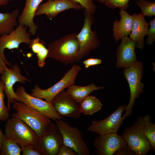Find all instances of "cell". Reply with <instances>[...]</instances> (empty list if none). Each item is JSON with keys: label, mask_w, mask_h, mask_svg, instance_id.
<instances>
[{"label": "cell", "mask_w": 155, "mask_h": 155, "mask_svg": "<svg viewBox=\"0 0 155 155\" xmlns=\"http://www.w3.org/2000/svg\"><path fill=\"white\" fill-rule=\"evenodd\" d=\"M93 145L98 155H113L117 151L127 145L122 136L117 133L98 135Z\"/></svg>", "instance_id": "13"}, {"label": "cell", "mask_w": 155, "mask_h": 155, "mask_svg": "<svg viewBox=\"0 0 155 155\" xmlns=\"http://www.w3.org/2000/svg\"><path fill=\"white\" fill-rule=\"evenodd\" d=\"M121 40L117 49L116 67L117 68L125 69L130 67L137 61L135 45V42L128 36H125Z\"/></svg>", "instance_id": "17"}, {"label": "cell", "mask_w": 155, "mask_h": 155, "mask_svg": "<svg viewBox=\"0 0 155 155\" xmlns=\"http://www.w3.org/2000/svg\"><path fill=\"white\" fill-rule=\"evenodd\" d=\"M19 11L16 9L11 12H0V36L8 34L18 25Z\"/></svg>", "instance_id": "21"}, {"label": "cell", "mask_w": 155, "mask_h": 155, "mask_svg": "<svg viewBox=\"0 0 155 155\" xmlns=\"http://www.w3.org/2000/svg\"><path fill=\"white\" fill-rule=\"evenodd\" d=\"M99 3L103 4L104 3L106 0H96Z\"/></svg>", "instance_id": "39"}, {"label": "cell", "mask_w": 155, "mask_h": 155, "mask_svg": "<svg viewBox=\"0 0 155 155\" xmlns=\"http://www.w3.org/2000/svg\"><path fill=\"white\" fill-rule=\"evenodd\" d=\"M21 70L17 64H14L11 68H7L1 74L0 80L3 84V90L7 100V108L10 110L11 104H13L18 98L13 86L17 82L24 84L30 80L23 75L21 73Z\"/></svg>", "instance_id": "12"}, {"label": "cell", "mask_w": 155, "mask_h": 155, "mask_svg": "<svg viewBox=\"0 0 155 155\" xmlns=\"http://www.w3.org/2000/svg\"><path fill=\"white\" fill-rule=\"evenodd\" d=\"M133 22L129 38L135 42V47L143 50L144 46V38L147 35L149 24L141 13H133L132 15Z\"/></svg>", "instance_id": "18"}, {"label": "cell", "mask_w": 155, "mask_h": 155, "mask_svg": "<svg viewBox=\"0 0 155 155\" xmlns=\"http://www.w3.org/2000/svg\"><path fill=\"white\" fill-rule=\"evenodd\" d=\"M130 0H106L105 5L112 9L119 8L120 10H125L129 7Z\"/></svg>", "instance_id": "29"}, {"label": "cell", "mask_w": 155, "mask_h": 155, "mask_svg": "<svg viewBox=\"0 0 155 155\" xmlns=\"http://www.w3.org/2000/svg\"><path fill=\"white\" fill-rule=\"evenodd\" d=\"M144 133L149 141L152 148L155 150V124L151 121V117L146 115L144 117Z\"/></svg>", "instance_id": "25"}, {"label": "cell", "mask_w": 155, "mask_h": 155, "mask_svg": "<svg viewBox=\"0 0 155 155\" xmlns=\"http://www.w3.org/2000/svg\"><path fill=\"white\" fill-rule=\"evenodd\" d=\"M119 21L115 20L113 23V37L116 42H118L126 36L130 34L132 28L133 18L125 10H120Z\"/></svg>", "instance_id": "20"}, {"label": "cell", "mask_w": 155, "mask_h": 155, "mask_svg": "<svg viewBox=\"0 0 155 155\" xmlns=\"http://www.w3.org/2000/svg\"><path fill=\"white\" fill-rule=\"evenodd\" d=\"M21 148L16 142L6 137L0 150V155H20Z\"/></svg>", "instance_id": "26"}, {"label": "cell", "mask_w": 155, "mask_h": 155, "mask_svg": "<svg viewBox=\"0 0 155 155\" xmlns=\"http://www.w3.org/2000/svg\"><path fill=\"white\" fill-rule=\"evenodd\" d=\"M149 24L150 26L147 34L148 37L146 43L151 45L153 44L155 41V18L151 20Z\"/></svg>", "instance_id": "31"}, {"label": "cell", "mask_w": 155, "mask_h": 155, "mask_svg": "<svg viewBox=\"0 0 155 155\" xmlns=\"http://www.w3.org/2000/svg\"><path fill=\"white\" fill-rule=\"evenodd\" d=\"M102 62L101 60L97 58H88L83 62V64L86 68H88L89 67L100 64Z\"/></svg>", "instance_id": "34"}, {"label": "cell", "mask_w": 155, "mask_h": 155, "mask_svg": "<svg viewBox=\"0 0 155 155\" xmlns=\"http://www.w3.org/2000/svg\"><path fill=\"white\" fill-rule=\"evenodd\" d=\"M84 16L83 27L80 32L77 34L80 49L76 62H79L82 58L88 55L92 51L96 49L100 44L96 31L92 29L94 21L93 15L85 9Z\"/></svg>", "instance_id": "5"}, {"label": "cell", "mask_w": 155, "mask_h": 155, "mask_svg": "<svg viewBox=\"0 0 155 155\" xmlns=\"http://www.w3.org/2000/svg\"><path fill=\"white\" fill-rule=\"evenodd\" d=\"M43 0H26L25 5L18 19L19 24L26 26L29 28L28 32L32 35L36 34L38 29L34 20L37 9Z\"/></svg>", "instance_id": "19"}, {"label": "cell", "mask_w": 155, "mask_h": 155, "mask_svg": "<svg viewBox=\"0 0 155 155\" xmlns=\"http://www.w3.org/2000/svg\"><path fill=\"white\" fill-rule=\"evenodd\" d=\"M144 117L139 116L132 125L127 127L121 135L128 147L136 155H145L152 147L144 132Z\"/></svg>", "instance_id": "4"}, {"label": "cell", "mask_w": 155, "mask_h": 155, "mask_svg": "<svg viewBox=\"0 0 155 155\" xmlns=\"http://www.w3.org/2000/svg\"><path fill=\"white\" fill-rule=\"evenodd\" d=\"M143 69L142 62L137 61L131 66L123 70L124 75L128 83L130 92L129 101L125 109L124 115L127 117L131 115L136 99L144 93V84L141 82Z\"/></svg>", "instance_id": "6"}, {"label": "cell", "mask_w": 155, "mask_h": 155, "mask_svg": "<svg viewBox=\"0 0 155 155\" xmlns=\"http://www.w3.org/2000/svg\"><path fill=\"white\" fill-rule=\"evenodd\" d=\"M63 144L62 135L56 125L52 122L40 136L34 147L42 155H57Z\"/></svg>", "instance_id": "9"}, {"label": "cell", "mask_w": 155, "mask_h": 155, "mask_svg": "<svg viewBox=\"0 0 155 155\" xmlns=\"http://www.w3.org/2000/svg\"><path fill=\"white\" fill-rule=\"evenodd\" d=\"M80 5L83 8H84L92 15L94 14L96 11V7L93 2V0H72Z\"/></svg>", "instance_id": "30"}, {"label": "cell", "mask_w": 155, "mask_h": 155, "mask_svg": "<svg viewBox=\"0 0 155 155\" xmlns=\"http://www.w3.org/2000/svg\"><path fill=\"white\" fill-rule=\"evenodd\" d=\"M5 137L20 146H34L39 137L35 131L20 119L12 117L8 119L5 129Z\"/></svg>", "instance_id": "2"}, {"label": "cell", "mask_w": 155, "mask_h": 155, "mask_svg": "<svg viewBox=\"0 0 155 155\" xmlns=\"http://www.w3.org/2000/svg\"><path fill=\"white\" fill-rule=\"evenodd\" d=\"M15 92L18 97L16 101L23 102L54 121L64 119L56 112L51 102L31 96L22 86L18 87Z\"/></svg>", "instance_id": "11"}, {"label": "cell", "mask_w": 155, "mask_h": 155, "mask_svg": "<svg viewBox=\"0 0 155 155\" xmlns=\"http://www.w3.org/2000/svg\"><path fill=\"white\" fill-rule=\"evenodd\" d=\"M32 51L36 54L38 59V66L42 68L45 64V60L47 58L49 51L45 46V43L43 40H40L38 36L32 39L29 46Z\"/></svg>", "instance_id": "24"}, {"label": "cell", "mask_w": 155, "mask_h": 155, "mask_svg": "<svg viewBox=\"0 0 155 155\" xmlns=\"http://www.w3.org/2000/svg\"><path fill=\"white\" fill-rule=\"evenodd\" d=\"M81 69L79 65H73L66 72L62 78L52 86L46 89H42L36 84L32 92L31 96L51 102L53 98L59 93L66 88L74 84L75 80Z\"/></svg>", "instance_id": "8"}, {"label": "cell", "mask_w": 155, "mask_h": 155, "mask_svg": "<svg viewBox=\"0 0 155 155\" xmlns=\"http://www.w3.org/2000/svg\"><path fill=\"white\" fill-rule=\"evenodd\" d=\"M20 146L23 155H42L41 153L33 146L28 145Z\"/></svg>", "instance_id": "32"}, {"label": "cell", "mask_w": 155, "mask_h": 155, "mask_svg": "<svg viewBox=\"0 0 155 155\" xmlns=\"http://www.w3.org/2000/svg\"><path fill=\"white\" fill-rule=\"evenodd\" d=\"M137 5L141 10V13L144 16L151 17L155 16V2L148 0H137Z\"/></svg>", "instance_id": "27"}, {"label": "cell", "mask_w": 155, "mask_h": 155, "mask_svg": "<svg viewBox=\"0 0 155 155\" xmlns=\"http://www.w3.org/2000/svg\"><path fill=\"white\" fill-rule=\"evenodd\" d=\"M7 65L12 66L10 62L5 60L0 55V74H2L7 68Z\"/></svg>", "instance_id": "36"}, {"label": "cell", "mask_w": 155, "mask_h": 155, "mask_svg": "<svg viewBox=\"0 0 155 155\" xmlns=\"http://www.w3.org/2000/svg\"><path fill=\"white\" fill-rule=\"evenodd\" d=\"M47 57L52 58L65 64L75 62L80 49L77 34L71 33L48 45Z\"/></svg>", "instance_id": "1"}, {"label": "cell", "mask_w": 155, "mask_h": 155, "mask_svg": "<svg viewBox=\"0 0 155 155\" xmlns=\"http://www.w3.org/2000/svg\"><path fill=\"white\" fill-rule=\"evenodd\" d=\"M126 106L125 105H120L105 119L92 121L87 130L98 135L117 133L123 121L127 118L124 115L121 116Z\"/></svg>", "instance_id": "10"}, {"label": "cell", "mask_w": 155, "mask_h": 155, "mask_svg": "<svg viewBox=\"0 0 155 155\" xmlns=\"http://www.w3.org/2000/svg\"><path fill=\"white\" fill-rule=\"evenodd\" d=\"M104 89V86H96L94 83L84 86L74 84L69 87L66 92L72 99L80 103L93 92Z\"/></svg>", "instance_id": "22"}, {"label": "cell", "mask_w": 155, "mask_h": 155, "mask_svg": "<svg viewBox=\"0 0 155 155\" xmlns=\"http://www.w3.org/2000/svg\"><path fill=\"white\" fill-rule=\"evenodd\" d=\"M56 112L61 116L77 119L82 114L79 103L64 90L57 94L51 102Z\"/></svg>", "instance_id": "15"}, {"label": "cell", "mask_w": 155, "mask_h": 155, "mask_svg": "<svg viewBox=\"0 0 155 155\" xmlns=\"http://www.w3.org/2000/svg\"><path fill=\"white\" fill-rule=\"evenodd\" d=\"M83 8L81 5L72 0H48L38 6L35 16L45 14L47 18L52 19L60 12L70 9L80 10Z\"/></svg>", "instance_id": "16"}, {"label": "cell", "mask_w": 155, "mask_h": 155, "mask_svg": "<svg viewBox=\"0 0 155 155\" xmlns=\"http://www.w3.org/2000/svg\"><path fill=\"white\" fill-rule=\"evenodd\" d=\"M5 138V135L3 133L0 128V150L2 143Z\"/></svg>", "instance_id": "37"}, {"label": "cell", "mask_w": 155, "mask_h": 155, "mask_svg": "<svg viewBox=\"0 0 155 155\" xmlns=\"http://www.w3.org/2000/svg\"><path fill=\"white\" fill-rule=\"evenodd\" d=\"M55 121L62 135L63 144L71 148L77 155L90 154V150L81 131L70 125L63 119L56 120Z\"/></svg>", "instance_id": "7"}, {"label": "cell", "mask_w": 155, "mask_h": 155, "mask_svg": "<svg viewBox=\"0 0 155 155\" xmlns=\"http://www.w3.org/2000/svg\"><path fill=\"white\" fill-rule=\"evenodd\" d=\"M79 109L84 115H92L101 109L100 100L94 96H88L79 103Z\"/></svg>", "instance_id": "23"}, {"label": "cell", "mask_w": 155, "mask_h": 155, "mask_svg": "<svg viewBox=\"0 0 155 155\" xmlns=\"http://www.w3.org/2000/svg\"><path fill=\"white\" fill-rule=\"evenodd\" d=\"M71 148L63 144L59 149L57 155H77Z\"/></svg>", "instance_id": "33"}, {"label": "cell", "mask_w": 155, "mask_h": 155, "mask_svg": "<svg viewBox=\"0 0 155 155\" xmlns=\"http://www.w3.org/2000/svg\"><path fill=\"white\" fill-rule=\"evenodd\" d=\"M115 155H136L135 153L128 146L123 148L117 151Z\"/></svg>", "instance_id": "35"}, {"label": "cell", "mask_w": 155, "mask_h": 155, "mask_svg": "<svg viewBox=\"0 0 155 155\" xmlns=\"http://www.w3.org/2000/svg\"><path fill=\"white\" fill-rule=\"evenodd\" d=\"M27 27L19 24L15 29L9 33L0 36V55L7 61L4 51L6 49H17L22 43L30 45L32 39L31 34L27 31Z\"/></svg>", "instance_id": "14"}, {"label": "cell", "mask_w": 155, "mask_h": 155, "mask_svg": "<svg viewBox=\"0 0 155 155\" xmlns=\"http://www.w3.org/2000/svg\"><path fill=\"white\" fill-rule=\"evenodd\" d=\"M5 94L3 90V84L0 80V120L5 121L9 117V111L4 102Z\"/></svg>", "instance_id": "28"}, {"label": "cell", "mask_w": 155, "mask_h": 155, "mask_svg": "<svg viewBox=\"0 0 155 155\" xmlns=\"http://www.w3.org/2000/svg\"><path fill=\"white\" fill-rule=\"evenodd\" d=\"M12 107L16 111L12 113V117L23 121L33 129L39 137L43 134L52 122L49 117L22 102L15 101Z\"/></svg>", "instance_id": "3"}, {"label": "cell", "mask_w": 155, "mask_h": 155, "mask_svg": "<svg viewBox=\"0 0 155 155\" xmlns=\"http://www.w3.org/2000/svg\"><path fill=\"white\" fill-rule=\"evenodd\" d=\"M13 0H0V6H5L9 2Z\"/></svg>", "instance_id": "38"}]
</instances>
